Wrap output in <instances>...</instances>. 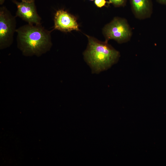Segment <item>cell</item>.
Returning <instances> with one entry per match:
<instances>
[{
	"label": "cell",
	"mask_w": 166,
	"mask_h": 166,
	"mask_svg": "<svg viewBox=\"0 0 166 166\" xmlns=\"http://www.w3.org/2000/svg\"><path fill=\"white\" fill-rule=\"evenodd\" d=\"M51 32L41 24L23 25L16 30L17 46L25 56H40L52 46Z\"/></svg>",
	"instance_id": "6da1fadb"
},
{
	"label": "cell",
	"mask_w": 166,
	"mask_h": 166,
	"mask_svg": "<svg viewBox=\"0 0 166 166\" xmlns=\"http://www.w3.org/2000/svg\"><path fill=\"white\" fill-rule=\"evenodd\" d=\"M88 44L83 53L84 58L92 73H99L116 63L120 56L119 52L108 42H103L87 35Z\"/></svg>",
	"instance_id": "7a4b0ae2"
},
{
	"label": "cell",
	"mask_w": 166,
	"mask_h": 166,
	"mask_svg": "<svg viewBox=\"0 0 166 166\" xmlns=\"http://www.w3.org/2000/svg\"><path fill=\"white\" fill-rule=\"evenodd\" d=\"M103 33L105 41L113 39L119 43L129 41L132 34L131 29L127 20L118 17H115L105 26Z\"/></svg>",
	"instance_id": "3957f363"
},
{
	"label": "cell",
	"mask_w": 166,
	"mask_h": 166,
	"mask_svg": "<svg viewBox=\"0 0 166 166\" xmlns=\"http://www.w3.org/2000/svg\"><path fill=\"white\" fill-rule=\"evenodd\" d=\"M15 17L5 7L0 8V49H4L12 44L17 29Z\"/></svg>",
	"instance_id": "277c9868"
},
{
	"label": "cell",
	"mask_w": 166,
	"mask_h": 166,
	"mask_svg": "<svg viewBox=\"0 0 166 166\" xmlns=\"http://www.w3.org/2000/svg\"><path fill=\"white\" fill-rule=\"evenodd\" d=\"M53 30L68 32L72 30H79L77 19L73 15L63 10L56 12L54 19Z\"/></svg>",
	"instance_id": "5b68a950"
},
{
	"label": "cell",
	"mask_w": 166,
	"mask_h": 166,
	"mask_svg": "<svg viewBox=\"0 0 166 166\" xmlns=\"http://www.w3.org/2000/svg\"><path fill=\"white\" fill-rule=\"evenodd\" d=\"M15 3L17 8L16 17L21 18L29 24H41V18L37 13L34 2H15Z\"/></svg>",
	"instance_id": "8992f818"
},
{
	"label": "cell",
	"mask_w": 166,
	"mask_h": 166,
	"mask_svg": "<svg viewBox=\"0 0 166 166\" xmlns=\"http://www.w3.org/2000/svg\"><path fill=\"white\" fill-rule=\"evenodd\" d=\"M131 9L135 17L140 20L148 18L153 11L151 0H130Z\"/></svg>",
	"instance_id": "52a82bcc"
},
{
	"label": "cell",
	"mask_w": 166,
	"mask_h": 166,
	"mask_svg": "<svg viewBox=\"0 0 166 166\" xmlns=\"http://www.w3.org/2000/svg\"><path fill=\"white\" fill-rule=\"evenodd\" d=\"M127 0H109L108 3L112 4L114 6L119 7L124 6Z\"/></svg>",
	"instance_id": "ba28073f"
},
{
	"label": "cell",
	"mask_w": 166,
	"mask_h": 166,
	"mask_svg": "<svg viewBox=\"0 0 166 166\" xmlns=\"http://www.w3.org/2000/svg\"><path fill=\"white\" fill-rule=\"evenodd\" d=\"M107 2L105 0H95L94 3L95 5L99 8H101L105 6Z\"/></svg>",
	"instance_id": "9c48e42d"
},
{
	"label": "cell",
	"mask_w": 166,
	"mask_h": 166,
	"mask_svg": "<svg viewBox=\"0 0 166 166\" xmlns=\"http://www.w3.org/2000/svg\"><path fill=\"white\" fill-rule=\"evenodd\" d=\"M159 3L164 5H166V0H156Z\"/></svg>",
	"instance_id": "30bf717a"
},
{
	"label": "cell",
	"mask_w": 166,
	"mask_h": 166,
	"mask_svg": "<svg viewBox=\"0 0 166 166\" xmlns=\"http://www.w3.org/2000/svg\"><path fill=\"white\" fill-rule=\"evenodd\" d=\"M21 1L27 2H34L35 0H21Z\"/></svg>",
	"instance_id": "8fae6325"
},
{
	"label": "cell",
	"mask_w": 166,
	"mask_h": 166,
	"mask_svg": "<svg viewBox=\"0 0 166 166\" xmlns=\"http://www.w3.org/2000/svg\"><path fill=\"white\" fill-rule=\"evenodd\" d=\"M5 0H0V4L2 5L4 2Z\"/></svg>",
	"instance_id": "7c38bea8"
},
{
	"label": "cell",
	"mask_w": 166,
	"mask_h": 166,
	"mask_svg": "<svg viewBox=\"0 0 166 166\" xmlns=\"http://www.w3.org/2000/svg\"><path fill=\"white\" fill-rule=\"evenodd\" d=\"M90 1H93V0H90Z\"/></svg>",
	"instance_id": "4fadbf2b"
}]
</instances>
